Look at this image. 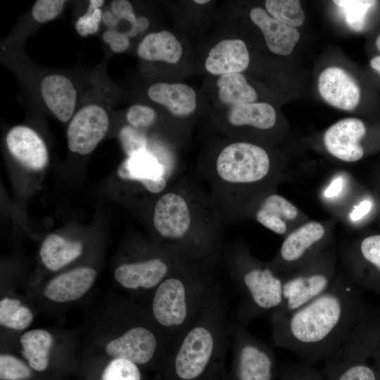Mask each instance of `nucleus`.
<instances>
[{
	"mask_svg": "<svg viewBox=\"0 0 380 380\" xmlns=\"http://www.w3.org/2000/svg\"><path fill=\"white\" fill-rule=\"evenodd\" d=\"M75 29L82 37H87L98 32L99 24L92 18V14L85 13L77 20Z\"/></svg>",
	"mask_w": 380,
	"mask_h": 380,
	"instance_id": "obj_40",
	"label": "nucleus"
},
{
	"mask_svg": "<svg viewBox=\"0 0 380 380\" xmlns=\"http://www.w3.org/2000/svg\"><path fill=\"white\" fill-rule=\"evenodd\" d=\"M367 133L364 122L357 118H346L330 126L324 132V144L336 158L348 163L360 160L365 155L361 144Z\"/></svg>",
	"mask_w": 380,
	"mask_h": 380,
	"instance_id": "obj_15",
	"label": "nucleus"
},
{
	"mask_svg": "<svg viewBox=\"0 0 380 380\" xmlns=\"http://www.w3.org/2000/svg\"><path fill=\"white\" fill-rule=\"evenodd\" d=\"M379 372H380V362H379ZM379 380H380V379H379Z\"/></svg>",
	"mask_w": 380,
	"mask_h": 380,
	"instance_id": "obj_51",
	"label": "nucleus"
},
{
	"mask_svg": "<svg viewBox=\"0 0 380 380\" xmlns=\"http://www.w3.org/2000/svg\"><path fill=\"white\" fill-rule=\"evenodd\" d=\"M150 26L149 20L145 16H139L136 22L130 25L129 29L125 32L126 35L129 37H134L138 34L144 32Z\"/></svg>",
	"mask_w": 380,
	"mask_h": 380,
	"instance_id": "obj_42",
	"label": "nucleus"
},
{
	"mask_svg": "<svg viewBox=\"0 0 380 380\" xmlns=\"http://www.w3.org/2000/svg\"><path fill=\"white\" fill-rule=\"evenodd\" d=\"M160 343L157 336L151 329L144 326H134L108 343L106 352L115 358L145 365L154 357Z\"/></svg>",
	"mask_w": 380,
	"mask_h": 380,
	"instance_id": "obj_16",
	"label": "nucleus"
},
{
	"mask_svg": "<svg viewBox=\"0 0 380 380\" xmlns=\"http://www.w3.org/2000/svg\"><path fill=\"white\" fill-rule=\"evenodd\" d=\"M306 369L310 380H328L322 372L314 369L311 365H306Z\"/></svg>",
	"mask_w": 380,
	"mask_h": 380,
	"instance_id": "obj_45",
	"label": "nucleus"
},
{
	"mask_svg": "<svg viewBox=\"0 0 380 380\" xmlns=\"http://www.w3.org/2000/svg\"><path fill=\"white\" fill-rule=\"evenodd\" d=\"M148 99L165 108L175 118L186 120L192 116L198 108V96L195 89L183 82H158L147 89Z\"/></svg>",
	"mask_w": 380,
	"mask_h": 380,
	"instance_id": "obj_19",
	"label": "nucleus"
},
{
	"mask_svg": "<svg viewBox=\"0 0 380 380\" xmlns=\"http://www.w3.org/2000/svg\"><path fill=\"white\" fill-rule=\"evenodd\" d=\"M300 215L298 208L282 196L271 191L251 209L248 217L278 235H286Z\"/></svg>",
	"mask_w": 380,
	"mask_h": 380,
	"instance_id": "obj_18",
	"label": "nucleus"
},
{
	"mask_svg": "<svg viewBox=\"0 0 380 380\" xmlns=\"http://www.w3.org/2000/svg\"><path fill=\"white\" fill-rule=\"evenodd\" d=\"M102 15H103V13L101 10L100 8H96L94 11L92 13V18L94 19L96 22H97L99 24L101 20H102Z\"/></svg>",
	"mask_w": 380,
	"mask_h": 380,
	"instance_id": "obj_48",
	"label": "nucleus"
},
{
	"mask_svg": "<svg viewBox=\"0 0 380 380\" xmlns=\"http://www.w3.org/2000/svg\"><path fill=\"white\" fill-rule=\"evenodd\" d=\"M151 138L145 131L129 125L122 127L119 132V139L127 157L148 151Z\"/></svg>",
	"mask_w": 380,
	"mask_h": 380,
	"instance_id": "obj_32",
	"label": "nucleus"
},
{
	"mask_svg": "<svg viewBox=\"0 0 380 380\" xmlns=\"http://www.w3.org/2000/svg\"><path fill=\"white\" fill-rule=\"evenodd\" d=\"M87 13H93L94 11L99 8L104 3L103 0H91L89 1Z\"/></svg>",
	"mask_w": 380,
	"mask_h": 380,
	"instance_id": "obj_46",
	"label": "nucleus"
},
{
	"mask_svg": "<svg viewBox=\"0 0 380 380\" xmlns=\"http://www.w3.org/2000/svg\"><path fill=\"white\" fill-rule=\"evenodd\" d=\"M376 47H377L378 50L380 51V34L379 35V37L376 39Z\"/></svg>",
	"mask_w": 380,
	"mask_h": 380,
	"instance_id": "obj_50",
	"label": "nucleus"
},
{
	"mask_svg": "<svg viewBox=\"0 0 380 380\" xmlns=\"http://www.w3.org/2000/svg\"><path fill=\"white\" fill-rule=\"evenodd\" d=\"M184 52L180 40L167 30L146 34L137 49V56L142 60L172 65L182 61Z\"/></svg>",
	"mask_w": 380,
	"mask_h": 380,
	"instance_id": "obj_24",
	"label": "nucleus"
},
{
	"mask_svg": "<svg viewBox=\"0 0 380 380\" xmlns=\"http://www.w3.org/2000/svg\"><path fill=\"white\" fill-rule=\"evenodd\" d=\"M32 374L28 366L17 357L11 355H1V380H26Z\"/></svg>",
	"mask_w": 380,
	"mask_h": 380,
	"instance_id": "obj_34",
	"label": "nucleus"
},
{
	"mask_svg": "<svg viewBox=\"0 0 380 380\" xmlns=\"http://www.w3.org/2000/svg\"><path fill=\"white\" fill-rule=\"evenodd\" d=\"M224 222L208 190L186 177L158 196L151 213L163 249L187 264L207 268L220 252Z\"/></svg>",
	"mask_w": 380,
	"mask_h": 380,
	"instance_id": "obj_2",
	"label": "nucleus"
},
{
	"mask_svg": "<svg viewBox=\"0 0 380 380\" xmlns=\"http://www.w3.org/2000/svg\"><path fill=\"white\" fill-rule=\"evenodd\" d=\"M64 0H37L32 8V16L39 23H44L56 18L63 9Z\"/></svg>",
	"mask_w": 380,
	"mask_h": 380,
	"instance_id": "obj_36",
	"label": "nucleus"
},
{
	"mask_svg": "<svg viewBox=\"0 0 380 380\" xmlns=\"http://www.w3.org/2000/svg\"><path fill=\"white\" fill-rule=\"evenodd\" d=\"M199 163L224 222L248 217L254 205L273 191L279 175L267 149L248 140L224 137Z\"/></svg>",
	"mask_w": 380,
	"mask_h": 380,
	"instance_id": "obj_3",
	"label": "nucleus"
},
{
	"mask_svg": "<svg viewBox=\"0 0 380 380\" xmlns=\"http://www.w3.org/2000/svg\"><path fill=\"white\" fill-rule=\"evenodd\" d=\"M82 244L69 241L56 234L49 235L43 241L39 254L43 264L51 271L63 267L81 255Z\"/></svg>",
	"mask_w": 380,
	"mask_h": 380,
	"instance_id": "obj_27",
	"label": "nucleus"
},
{
	"mask_svg": "<svg viewBox=\"0 0 380 380\" xmlns=\"http://www.w3.org/2000/svg\"><path fill=\"white\" fill-rule=\"evenodd\" d=\"M282 277V303L270 316L281 315L296 310L328 291L338 278L336 259L331 253L323 252Z\"/></svg>",
	"mask_w": 380,
	"mask_h": 380,
	"instance_id": "obj_7",
	"label": "nucleus"
},
{
	"mask_svg": "<svg viewBox=\"0 0 380 380\" xmlns=\"http://www.w3.org/2000/svg\"><path fill=\"white\" fill-rule=\"evenodd\" d=\"M250 63V54L246 43L239 38H224L208 50L204 60V69L214 77L242 73Z\"/></svg>",
	"mask_w": 380,
	"mask_h": 380,
	"instance_id": "obj_17",
	"label": "nucleus"
},
{
	"mask_svg": "<svg viewBox=\"0 0 380 380\" xmlns=\"http://www.w3.org/2000/svg\"><path fill=\"white\" fill-rule=\"evenodd\" d=\"M350 281L380 295V232L365 235L347 255Z\"/></svg>",
	"mask_w": 380,
	"mask_h": 380,
	"instance_id": "obj_14",
	"label": "nucleus"
},
{
	"mask_svg": "<svg viewBox=\"0 0 380 380\" xmlns=\"http://www.w3.org/2000/svg\"><path fill=\"white\" fill-rule=\"evenodd\" d=\"M213 118L216 129L224 137L239 139L243 129L251 128L260 132L272 129L277 122L274 107L266 102H254L220 108Z\"/></svg>",
	"mask_w": 380,
	"mask_h": 380,
	"instance_id": "obj_12",
	"label": "nucleus"
},
{
	"mask_svg": "<svg viewBox=\"0 0 380 380\" xmlns=\"http://www.w3.org/2000/svg\"><path fill=\"white\" fill-rule=\"evenodd\" d=\"M374 208V198L366 196L355 204L349 214L350 219L358 222L367 217Z\"/></svg>",
	"mask_w": 380,
	"mask_h": 380,
	"instance_id": "obj_39",
	"label": "nucleus"
},
{
	"mask_svg": "<svg viewBox=\"0 0 380 380\" xmlns=\"http://www.w3.org/2000/svg\"><path fill=\"white\" fill-rule=\"evenodd\" d=\"M247 323L236 319L230 323L235 380H273L276 361L271 348L251 335Z\"/></svg>",
	"mask_w": 380,
	"mask_h": 380,
	"instance_id": "obj_8",
	"label": "nucleus"
},
{
	"mask_svg": "<svg viewBox=\"0 0 380 380\" xmlns=\"http://www.w3.org/2000/svg\"><path fill=\"white\" fill-rule=\"evenodd\" d=\"M6 142L10 153L25 167L36 171L46 166V146L32 128L23 125L12 127L6 134Z\"/></svg>",
	"mask_w": 380,
	"mask_h": 380,
	"instance_id": "obj_20",
	"label": "nucleus"
},
{
	"mask_svg": "<svg viewBox=\"0 0 380 380\" xmlns=\"http://www.w3.org/2000/svg\"><path fill=\"white\" fill-rule=\"evenodd\" d=\"M318 88L324 101L341 110H353L360 100V90L356 82L338 67L328 68L321 73Z\"/></svg>",
	"mask_w": 380,
	"mask_h": 380,
	"instance_id": "obj_21",
	"label": "nucleus"
},
{
	"mask_svg": "<svg viewBox=\"0 0 380 380\" xmlns=\"http://www.w3.org/2000/svg\"><path fill=\"white\" fill-rule=\"evenodd\" d=\"M249 15L251 21L262 32L271 52L287 56L293 51L300 39V33L296 28L278 21L261 7L251 8Z\"/></svg>",
	"mask_w": 380,
	"mask_h": 380,
	"instance_id": "obj_22",
	"label": "nucleus"
},
{
	"mask_svg": "<svg viewBox=\"0 0 380 380\" xmlns=\"http://www.w3.org/2000/svg\"><path fill=\"white\" fill-rule=\"evenodd\" d=\"M281 380H310L306 364L292 365L283 372Z\"/></svg>",
	"mask_w": 380,
	"mask_h": 380,
	"instance_id": "obj_41",
	"label": "nucleus"
},
{
	"mask_svg": "<svg viewBox=\"0 0 380 380\" xmlns=\"http://www.w3.org/2000/svg\"><path fill=\"white\" fill-rule=\"evenodd\" d=\"M102 39L115 53L125 51L130 44L129 38L126 34L115 29L106 30L102 35Z\"/></svg>",
	"mask_w": 380,
	"mask_h": 380,
	"instance_id": "obj_37",
	"label": "nucleus"
},
{
	"mask_svg": "<svg viewBox=\"0 0 380 380\" xmlns=\"http://www.w3.org/2000/svg\"><path fill=\"white\" fill-rule=\"evenodd\" d=\"M266 11L274 19L293 27L300 26L305 19L304 12L297 0H267Z\"/></svg>",
	"mask_w": 380,
	"mask_h": 380,
	"instance_id": "obj_30",
	"label": "nucleus"
},
{
	"mask_svg": "<svg viewBox=\"0 0 380 380\" xmlns=\"http://www.w3.org/2000/svg\"><path fill=\"white\" fill-rule=\"evenodd\" d=\"M327 240L321 222L304 223L286 235L271 264L281 275L289 274L322 253Z\"/></svg>",
	"mask_w": 380,
	"mask_h": 380,
	"instance_id": "obj_9",
	"label": "nucleus"
},
{
	"mask_svg": "<svg viewBox=\"0 0 380 380\" xmlns=\"http://www.w3.org/2000/svg\"><path fill=\"white\" fill-rule=\"evenodd\" d=\"M126 120L129 125L146 132L155 124L157 120V113L153 108L148 106L134 104L127 109Z\"/></svg>",
	"mask_w": 380,
	"mask_h": 380,
	"instance_id": "obj_35",
	"label": "nucleus"
},
{
	"mask_svg": "<svg viewBox=\"0 0 380 380\" xmlns=\"http://www.w3.org/2000/svg\"><path fill=\"white\" fill-rule=\"evenodd\" d=\"M44 103L55 117L61 122L73 115L77 103V91L72 81L61 74L45 76L40 84Z\"/></svg>",
	"mask_w": 380,
	"mask_h": 380,
	"instance_id": "obj_23",
	"label": "nucleus"
},
{
	"mask_svg": "<svg viewBox=\"0 0 380 380\" xmlns=\"http://www.w3.org/2000/svg\"><path fill=\"white\" fill-rule=\"evenodd\" d=\"M33 315L20 300L5 298L0 302V324L6 327L23 330L28 327Z\"/></svg>",
	"mask_w": 380,
	"mask_h": 380,
	"instance_id": "obj_29",
	"label": "nucleus"
},
{
	"mask_svg": "<svg viewBox=\"0 0 380 380\" xmlns=\"http://www.w3.org/2000/svg\"><path fill=\"white\" fill-rule=\"evenodd\" d=\"M210 1H208V0H195V1H194V2L196 4H198V5H204V4H208Z\"/></svg>",
	"mask_w": 380,
	"mask_h": 380,
	"instance_id": "obj_49",
	"label": "nucleus"
},
{
	"mask_svg": "<svg viewBox=\"0 0 380 380\" xmlns=\"http://www.w3.org/2000/svg\"><path fill=\"white\" fill-rule=\"evenodd\" d=\"M350 280L338 277L324 293L281 315H270L272 340L312 365L326 360L367 312Z\"/></svg>",
	"mask_w": 380,
	"mask_h": 380,
	"instance_id": "obj_1",
	"label": "nucleus"
},
{
	"mask_svg": "<svg viewBox=\"0 0 380 380\" xmlns=\"http://www.w3.org/2000/svg\"><path fill=\"white\" fill-rule=\"evenodd\" d=\"M380 196V195H379ZM379 201H380V196H379Z\"/></svg>",
	"mask_w": 380,
	"mask_h": 380,
	"instance_id": "obj_52",
	"label": "nucleus"
},
{
	"mask_svg": "<svg viewBox=\"0 0 380 380\" xmlns=\"http://www.w3.org/2000/svg\"><path fill=\"white\" fill-rule=\"evenodd\" d=\"M186 265L189 264L165 251L159 255L120 265L114 277L127 289H153L171 273Z\"/></svg>",
	"mask_w": 380,
	"mask_h": 380,
	"instance_id": "obj_11",
	"label": "nucleus"
},
{
	"mask_svg": "<svg viewBox=\"0 0 380 380\" xmlns=\"http://www.w3.org/2000/svg\"><path fill=\"white\" fill-rule=\"evenodd\" d=\"M343 179L341 177L334 178L325 190L324 196L327 198L336 196L342 191Z\"/></svg>",
	"mask_w": 380,
	"mask_h": 380,
	"instance_id": "obj_43",
	"label": "nucleus"
},
{
	"mask_svg": "<svg viewBox=\"0 0 380 380\" xmlns=\"http://www.w3.org/2000/svg\"><path fill=\"white\" fill-rule=\"evenodd\" d=\"M344 12L348 26L355 31L363 29L368 10L375 5V1H334Z\"/></svg>",
	"mask_w": 380,
	"mask_h": 380,
	"instance_id": "obj_31",
	"label": "nucleus"
},
{
	"mask_svg": "<svg viewBox=\"0 0 380 380\" xmlns=\"http://www.w3.org/2000/svg\"><path fill=\"white\" fill-rule=\"evenodd\" d=\"M96 276L95 270L82 267L63 273L46 285L44 294L55 302H67L81 298L91 287Z\"/></svg>",
	"mask_w": 380,
	"mask_h": 380,
	"instance_id": "obj_25",
	"label": "nucleus"
},
{
	"mask_svg": "<svg viewBox=\"0 0 380 380\" xmlns=\"http://www.w3.org/2000/svg\"><path fill=\"white\" fill-rule=\"evenodd\" d=\"M101 380H141V373L134 362L114 358L103 370Z\"/></svg>",
	"mask_w": 380,
	"mask_h": 380,
	"instance_id": "obj_33",
	"label": "nucleus"
},
{
	"mask_svg": "<svg viewBox=\"0 0 380 380\" xmlns=\"http://www.w3.org/2000/svg\"><path fill=\"white\" fill-rule=\"evenodd\" d=\"M110 11L118 20H125L129 25H133L137 17L134 13L132 3L127 0H114L110 4Z\"/></svg>",
	"mask_w": 380,
	"mask_h": 380,
	"instance_id": "obj_38",
	"label": "nucleus"
},
{
	"mask_svg": "<svg viewBox=\"0 0 380 380\" xmlns=\"http://www.w3.org/2000/svg\"><path fill=\"white\" fill-rule=\"evenodd\" d=\"M178 170L148 150L127 157L117 174L121 179L138 184L150 194L158 196L178 178Z\"/></svg>",
	"mask_w": 380,
	"mask_h": 380,
	"instance_id": "obj_10",
	"label": "nucleus"
},
{
	"mask_svg": "<svg viewBox=\"0 0 380 380\" xmlns=\"http://www.w3.org/2000/svg\"><path fill=\"white\" fill-rule=\"evenodd\" d=\"M324 362L328 380H379L380 312L368 310Z\"/></svg>",
	"mask_w": 380,
	"mask_h": 380,
	"instance_id": "obj_6",
	"label": "nucleus"
},
{
	"mask_svg": "<svg viewBox=\"0 0 380 380\" xmlns=\"http://www.w3.org/2000/svg\"><path fill=\"white\" fill-rule=\"evenodd\" d=\"M23 355L34 370L44 371L49 365V353L52 345L51 335L44 329L25 332L20 339Z\"/></svg>",
	"mask_w": 380,
	"mask_h": 380,
	"instance_id": "obj_28",
	"label": "nucleus"
},
{
	"mask_svg": "<svg viewBox=\"0 0 380 380\" xmlns=\"http://www.w3.org/2000/svg\"><path fill=\"white\" fill-rule=\"evenodd\" d=\"M215 97L217 107L226 108L257 102L258 93L243 73L215 77Z\"/></svg>",
	"mask_w": 380,
	"mask_h": 380,
	"instance_id": "obj_26",
	"label": "nucleus"
},
{
	"mask_svg": "<svg viewBox=\"0 0 380 380\" xmlns=\"http://www.w3.org/2000/svg\"><path fill=\"white\" fill-rule=\"evenodd\" d=\"M207 267L186 265L171 273L156 289L151 312L171 350L218 293Z\"/></svg>",
	"mask_w": 380,
	"mask_h": 380,
	"instance_id": "obj_4",
	"label": "nucleus"
},
{
	"mask_svg": "<svg viewBox=\"0 0 380 380\" xmlns=\"http://www.w3.org/2000/svg\"><path fill=\"white\" fill-rule=\"evenodd\" d=\"M102 21L108 30L115 29L120 22L111 11H105L103 13Z\"/></svg>",
	"mask_w": 380,
	"mask_h": 380,
	"instance_id": "obj_44",
	"label": "nucleus"
},
{
	"mask_svg": "<svg viewBox=\"0 0 380 380\" xmlns=\"http://www.w3.org/2000/svg\"><path fill=\"white\" fill-rule=\"evenodd\" d=\"M109 127V116L104 108L90 103L81 108L72 118L68 129L70 151L87 155L104 138Z\"/></svg>",
	"mask_w": 380,
	"mask_h": 380,
	"instance_id": "obj_13",
	"label": "nucleus"
},
{
	"mask_svg": "<svg viewBox=\"0 0 380 380\" xmlns=\"http://www.w3.org/2000/svg\"><path fill=\"white\" fill-rule=\"evenodd\" d=\"M231 278L241 296L237 319L270 315L281 305L283 277L272 265L255 258L243 244L232 246L227 255Z\"/></svg>",
	"mask_w": 380,
	"mask_h": 380,
	"instance_id": "obj_5",
	"label": "nucleus"
},
{
	"mask_svg": "<svg viewBox=\"0 0 380 380\" xmlns=\"http://www.w3.org/2000/svg\"><path fill=\"white\" fill-rule=\"evenodd\" d=\"M370 65L380 75V56L373 58L370 61Z\"/></svg>",
	"mask_w": 380,
	"mask_h": 380,
	"instance_id": "obj_47",
	"label": "nucleus"
}]
</instances>
